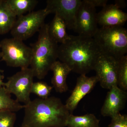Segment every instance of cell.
<instances>
[{
  "mask_svg": "<svg viewBox=\"0 0 127 127\" xmlns=\"http://www.w3.org/2000/svg\"><path fill=\"white\" fill-rule=\"evenodd\" d=\"M102 55L93 37L70 35L69 39L58 46V59L66 64L71 71L86 75L94 70L99 57Z\"/></svg>",
  "mask_w": 127,
  "mask_h": 127,
  "instance_id": "obj_1",
  "label": "cell"
},
{
  "mask_svg": "<svg viewBox=\"0 0 127 127\" xmlns=\"http://www.w3.org/2000/svg\"><path fill=\"white\" fill-rule=\"evenodd\" d=\"M25 105V116L21 127H65L70 114L58 98L31 100Z\"/></svg>",
  "mask_w": 127,
  "mask_h": 127,
  "instance_id": "obj_2",
  "label": "cell"
},
{
  "mask_svg": "<svg viewBox=\"0 0 127 127\" xmlns=\"http://www.w3.org/2000/svg\"><path fill=\"white\" fill-rule=\"evenodd\" d=\"M48 24H45L39 31L36 42L31 44L32 56L30 67L34 77L43 79L58 59V43L50 37Z\"/></svg>",
  "mask_w": 127,
  "mask_h": 127,
  "instance_id": "obj_3",
  "label": "cell"
},
{
  "mask_svg": "<svg viewBox=\"0 0 127 127\" xmlns=\"http://www.w3.org/2000/svg\"><path fill=\"white\" fill-rule=\"evenodd\" d=\"M102 55L118 60L127 52V31L122 26L101 27L93 37Z\"/></svg>",
  "mask_w": 127,
  "mask_h": 127,
  "instance_id": "obj_4",
  "label": "cell"
},
{
  "mask_svg": "<svg viewBox=\"0 0 127 127\" xmlns=\"http://www.w3.org/2000/svg\"><path fill=\"white\" fill-rule=\"evenodd\" d=\"M1 58L9 66L24 69L29 67L32 56L31 47L23 41L12 37L5 38L0 42Z\"/></svg>",
  "mask_w": 127,
  "mask_h": 127,
  "instance_id": "obj_5",
  "label": "cell"
},
{
  "mask_svg": "<svg viewBox=\"0 0 127 127\" xmlns=\"http://www.w3.org/2000/svg\"><path fill=\"white\" fill-rule=\"evenodd\" d=\"M49 12L45 8L18 17L10 32L12 37L24 41L39 32Z\"/></svg>",
  "mask_w": 127,
  "mask_h": 127,
  "instance_id": "obj_6",
  "label": "cell"
},
{
  "mask_svg": "<svg viewBox=\"0 0 127 127\" xmlns=\"http://www.w3.org/2000/svg\"><path fill=\"white\" fill-rule=\"evenodd\" d=\"M34 77L33 71L30 67L22 69L8 78L4 87L9 93L15 96L17 101L26 105L31 101L30 95Z\"/></svg>",
  "mask_w": 127,
  "mask_h": 127,
  "instance_id": "obj_7",
  "label": "cell"
},
{
  "mask_svg": "<svg viewBox=\"0 0 127 127\" xmlns=\"http://www.w3.org/2000/svg\"><path fill=\"white\" fill-rule=\"evenodd\" d=\"M81 0H48L45 9L50 14H55L62 19L67 28L75 31L77 15Z\"/></svg>",
  "mask_w": 127,
  "mask_h": 127,
  "instance_id": "obj_8",
  "label": "cell"
},
{
  "mask_svg": "<svg viewBox=\"0 0 127 127\" xmlns=\"http://www.w3.org/2000/svg\"><path fill=\"white\" fill-rule=\"evenodd\" d=\"M97 25L95 7L86 0H82L77 15L75 31L78 35L93 37L98 29Z\"/></svg>",
  "mask_w": 127,
  "mask_h": 127,
  "instance_id": "obj_9",
  "label": "cell"
},
{
  "mask_svg": "<svg viewBox=\"0 0 127 127\" xmlns=\"http://www.w3.org/2000/svg\"><path fill=\"white\" fill-rule=\"evenodd\" d=\"M118 60L112 57L102 55L98 59L94 70L102 88L109 90L117 86V72Z\"/></svg>",
  "mask_w": 127,
  "mask_h": 127,
  "instance_id": "obj_10",
  "label": "cell"
},
{
  "mask_svg": "<svg viewBox=\"0 0 127 127\" xmlns=\"http://www.w3.org/2000/svg\"><path fill=\"white\" fill-rule=\"evenodd\" d=\"M98 82V79L96 76L88 77L82 75L78 78L75 88L65 104L70 113L72 114L80 101L91 92Z\"/></svg>",
  "mask_w": 127,
  "mask_h": 127,
  "instance_id": "obj_11",
  "label": "cell"
},
{
  "mask_svg": "<svg viewBox=\"0 0 127 127\" xmlns=\"http://www.w3.org/2000/svg\"><path fill=\"white\" fill-rule=\"evenodd\" d=\"M107 93L105 101L101 110L104 117H111L120 113L125 107L127 99V93L118 86H114Z\"/></svg>",
  "mask_w": 127,
  "mask_h": 127,
  "instance_id": "obj_12",
  "label": "cell"
},
{
  "mask_svg": "<svg viewBox=\"0 0 127 127\" xmlns=\"http://www.w3.org/2000/svg\"><path fill=\"white\" fill-rule=\"evenodd\" d=\"M97 20L101 27H123L127 22V14L114 4L107 5L97 14Z\"/></svg>",
  "mask_w": 127,
  "mask_h": 127,
  "instance_id": "obj_13",
  "label": "cell"
},
{
  "mask_svg": "<svg viewBox=\"0 0 127 127\" xmlns=\"http://www.w3.org/2000/svg\"><path fill=\"white\" fill-rule=\"evenodd\" d=\"M51 70L53 73L51 79L53 88L57 92H65L68 89L66 79L68 74L72 71L71 68L66 64L57 61L53 64Z\"/></svg>",
  "mask_w": 127,
  "mask_h": 127,
  "instance_id": "obj_14",
  "label": "cell"
},
{
  "mask_svg": "<svg viewBox=\"0 0 127 127\" xmlns=\"http://www.w3.org/2000/svg\"><path fill=\"white\" fill-rule=\"evenodd\" d=\"M66 28L64 21L55 15L51 23L48 24V30L51 38L56 43L62 44L67 40L70 37L67 32Z\"/></svg>",
  "mask_w": 127,
  "mask_h": 127,
  "instance_id": "obj_15",
  "label": "cell"
},
{
  "mask_svg": "<svg viewBox=\"0 0 127 127\" xmlns=\"http://www.w3.org/2000/svg\"><path fill=\"white\" fill-rule=\"evenodd\" d=\"M10 10L17 17L32 11L38 3L37 0H4Z\"/></svg>",
  "mask_w": 127,
  "mask_h": 127,
  "instance_id": "obj_16",
  "label": "cell"
},
{
  "mask_svg": "<svg viewBox=\"0 0 127 127\" xmlns=\"http://www.w3.org/2000/svg\"><path fill=\"white\" fill-rule=\"evenodd\" d=\"M16 19L17 17L10 10L4 0H0V34L11 31Z\"/></svg>",
  "mask_w": 127,
  "mask_h": 127,
  "instance_id": "obj_17",
  "label": "cell"
},
{
  "mask_svg": "<svg viewBox=\"0 0 127 127\" xmlns=\"http://www.w3.org/2000/svg\"><path fill=\"white\" fill-rule=\"evenodd\" d=\"M99 120L93 114L76 116L70 114L66 123L67 127H97Z\"/></svg>",
  "mask_w": 127,
  "mask_h": 127,
  "instance_id": "obj_18",
  "label": "cell"
},
{
  "mask_svg": "<svg viewBox=\"0 0 127 127\" xmlns=\"http://www.w3.org/2000/svg\"><path fill=\"white\" fill-rule=\"evenodd\" d=\"M24 107L25 105L12 98L10 94L5 87H0V111H9L15 113L24 108Z\"/></svg>",
  "mask_w": 127,
  "mask_h": 127,
  "instance_id": "obj_19",
  "label": "cell"
},
{
  "mask_svg": "<svg viewBox=\"0 0 127 127\" xmlns=\"http://www.w3.org/2000/svg\"><path fill=\"white\" fill-rule=\"evenodd\" d=\"M117 86L123 91L127 90V56L118 60L117 72Z\"/></svg>",
  "mask_w": 127,
  "mask_h": 127,
  "instance_id": "obj_20",
  "label": "cell"
},
{
  "mask_svg": "<svg viewBox=\"0 0 127 127\" xmlns=\"http://www.w3.org/2000/svg\"><path fill=\"white\" fill-rule=\"evenodd\" d=\"M53 87L43 82H33L31 93L35 94L39 98L45 99L49 97Z\"/></svg>",
  "mask_w": 127,
  "mask_h": 127,
  "instance_id": "obj_21",
  "label": "cell"
},
{
  "mask_svg": "<svg viewBox=\"0 0 127 127\" xmlns=\"http://www.w3.org/2000/svg\"><path fill=\"white\" fill-rule=\"evenodd\" d=\"M16 119L15 113L9 111H0V127H14Z\"/></svg>",
  "mask_w": 127,
  "mask_h": 127,
  "instance_id": "obj_22",
  "label": "cell"
},
{
  "mask_svg": "<svg viewBox=\"0 0 127 127\" xmlns=\"http://www.w3.org/2000/svg\"><path fill=\"white\" fill-rule=\"evenodd\" d=\"M108 127H127V116L119 113L111 117Z\"/></svg>",
  "mask_w": 127,
  "mask_h": 127,
  "instance_id": "obj_23",
  "label": "cell"
},
{
  "mask_svg": "<svg viewBox=\"0 0 127 127\" xmlns=\"http://www.w3.org/2000/svg\"><path fill=\"white\" fill-rule=\"evenodd\" d=\"M87 2L92 5L94 7L101 6L104 7L107 5L108 0H86Z\"/></svg>",
  "mask_w": 127,
  "mask_h": 127,
  "instance_id": "obj_24",
  "label": "cell"
},
{
  "mask_svg": "<svg viewBox=\"0 0 127 127\" xmlns=\"http://www.w3.org/2000/svg\"><path fill=\"white\" fill-rule=\"evenodd\" d=\"M115 2L114 5L119 9L124 8L126 7L127 5V3L125 0H115Z\"/></svg>",
  "mask_w": 127,
  "mask_h": 127,
  "instance_id": "obj_25",
  "label": "cell"
},
{
  "mask_svg": "<svg viewBox=\"0 0 127 127\" xmlns=\"http://www.w3.org/2000/svg\"><path fill=\"white\" fill-rule=\"evenodd\" d=\"M4 71L0 69V87H4L5 83L3 82L2 79L4 78V77L2 76L1 73L3 72Z\"/></svg>",
  "mask_w": 127,
  "mask_h": 127,
  "instance_id": "obj_26",
  "label": "cell"
},
{
  "mask_svg": "<svg viewBox=\"0 0 127 127\" xmlns=\"http://www.w3.org/2000/svg\"><path fill=\"white\" fill-rule=\"evenodd\" d=\"M1 58V52L0 51V61Z\"/></svg>",
  "mask_w": 127,
  "mask_h": 127,
  "instance_id": "obj_27",
  "label": "cell"
},
{
  "mask_svg": "<svg viewBox=\"0 0 127 127\" xmlns=\"http://www.w3.org/2000/svg\"><path fill=\"white\" fill-rule=\"evenodd\" d=\"M97 127H100V126H98Z\"/></svg>",
  "mask_w": 127,
  "mask_h": 127,
  "instance_id": "obj_28",
  "label": "cell"
},
{
  "mask_svg": "<svg viewBox=\"0 0 127 127\" xmlns=\"http://www.w3.org/2000/svg\"></svg>",
  "mask_w": 127,
  "mask_h": 127,
  "instance_id": "obj_29",
  "label": "cell"
}]
</instances>
